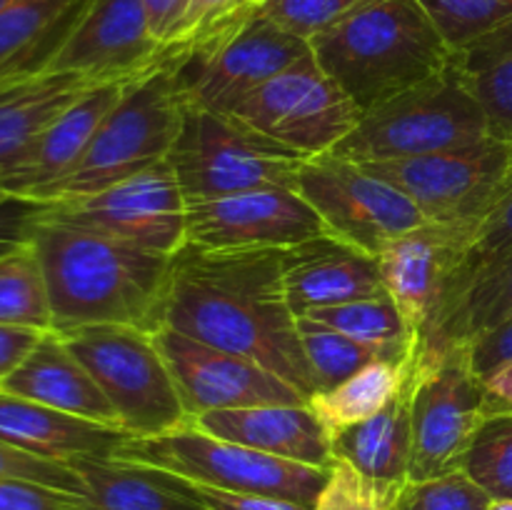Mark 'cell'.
<instances>
[{
  "instance_id": "13",
  "label": "cell",
  "mask_w": 512,
  "mask_h": 510,
  "mask_svg": "<svg viewBox=\"0 0 512 510\" xmlns=\"http://www.w3.org/2000/svg\"><path fill=\"white\" fill-rule=\"evenodd\" d=\"M310 55L308 40L285 33L263 15L190 50L178 48V80L183 98L215 113L235 105L285 68Z\"/></svg>"
},
{
  "instance_id": "49",
  "label": "cell",
  "mask_w": 512,
  "mask_h": 510,
  "mask_svg": "<svg viewBox=\"0 0 512 510\" xmlns=\"http://www.w3.org/2000/svg\"><path fill=\"white\" fill-rule=\"evenodd\" d=\"M28 243V238L20 233H0V258H5V255L15 253L18 248H23V245Z\"/></svg>"
},
{
  "instance_id": "30",
  "label": "cell",
  "mask_w": 512,
  "mask_h": 510,
  "mask_svg": "<svg viewBox=\"0 0 512 510\" xmlns=\"http://www.w3.org/2000/svg\"><path fill=\"white\" fill-rule=\"evenodd\" d=\"M512 318V255L485 273L463 298L458 300L445 323L425 340L423 350H438L458 340H473L485 330Z\"/></svg>"
},
{
  "instance_id": "1",
  "label": "cell",
  "mask_w": 512,
  "mask_h": 510,
  "mask_svg": "<svg viewBox=\"0 0 512 510\" xmlns=\"http://www.w3.org/2000/svg\"><path fill=\"white\" fill-rule=\"evenodd\" d=\"M285 250H208L183 245L173 255L163 325L245 355L315 395L313 373L285 298Z\"/></svg>"
},
{
  "instance_id": "3",
  "label": "cell",
  "mask_w": 512,
  "mask_h": 510,
  "mask_svg": "<svg viewBox=\"0 0 512 510\" xmlns=\"http://www.w3.org/2000/svg\"><path fill=\"white\" fill-rule=\"evenodd\" d=\"M308 45L363 113L458 58L418 0H363Z\"/></svg>"
},
{
  "instance_id": "17",
  "label": "cell",
  "mask_w": 512,
  "mask_h": 510,
  "mask_svg": "<svg viewBox=\"0 0 512 510\" xmlns=\"http://www.w3.org/2000/svg\"><path fill=\"white\" fill-rule=\"evenodd\" d=\"M475 235L470 228L428 220L385 243L375 255L385 293L420 340L433 330Z\"/></svg>"
},
{
  "instance_id": "19",
  "label": "cell",
  "mask_w": 512,
  "mask_h": 510,
  "mask_svg": "<svg viewBox=\"0 0 512 510\" xmlns=\"http://www.w3.org/2000/svg\"><path fill=\"white\" fill-rule=\"evenodd\" d=\"M143 78V75H140ZM130 80H110L90 88L80 95L70 108H65L40 138L25 150L23 158L0 175V185L8 190L15 203H33L45 188L58 183L70 173L88 150L95 130L105 120V115L118 105Z\"/></svg>"
},
{
  "instance_id": "46",
  "label": "cell",
  "mask_w": 512,
  "mask_h": 510,
  "mask_svg": "<svg viewBox=\"0 0 512 510\" xmlns=\"http://www.w3.org/2000/svg\"><path fill=\"white\" fill-rule=\"evenodd\" d=\"M508 55H512V20L468 45L463 53H458V60L468 73H480V70L490 68Z\"/></svg>"
},
{
  "instance_id": "39",
  "label": "cell",
  "mask_w": 512,
  "mask_h": 510,
  "mask_svg": "<svg viewBox=\"0 0 512 510\" xmlns=\"http://www.w3.org/2000/svg\"><path fill=\"white\" fill-rule=\"evenodd\" d=\"M0 480H30V483L83 495V483H80L78 473L70 468V463L40 458V455L15 448L5 440H0Z\"/></svg>"
},
{
  "instance_id": "50",
  "label": "cell",
  "mask_w": 512,
  "mask_h": 510,
  "mask_svg": "<svg viewBox=\"0 0 512 510\" xmlns=\"http://www.w3.org/2000/svg\"><path fill=\"white\" fill-rule=\"evenodd\" d=\"M488 510H512V500L510 498H500L490 503Z\"/></svg>"
},
{
  "instance_id": "14",
  "label": "cell",
  "mask_w": 512,
  "mask_h": 510,
  "mask_svg": "<svg viewBox=\"0 0 512 510\" xmlns=\"http://www.w3.org/2000/svg\"><path fill=\"white\" fill-rule=\"evenodd\" d=\"M33 208L153 253L175 255L185 245V195L168 160L100 193Z\"/></svg>"
},
{
  "instance_id": "35",
  "label": "cell",
  "mask_w": 512,
  "mask_h": 510,
  "mask_svg": "<svg viewBox=\"0 0 512 510\" xmlns=\"http://www.w3.org/2000/svg\"><path fill=\"white\" fill-rule=\"evenodd\" d=\"M418 3L455 53H463L475 40L485 38L512 20V0H418Z\"/></svg>"
},
{
  "instance_id": "29",
  "label": "cell",
  "mask_w": 512,
  "mask_h": 510,
  "mask_svg": "<svg viewBox=\"0 0 512 510\" xmlns=\"http://www.w3.org/2000/svg\"><path fill=\"white\" fill-rule=\"evenodd\" d=\"M300 318H310L358 340L388 363H405L420 348V338L405 323L398 305L390 300L388 293L378 295V298L310 310L308 315H300Z\"/></svg>"
},
{
  "instance_id": "31",
  "label": "cell",
  "mask_w": 512,
  "mask_h": 510,
  "mask_svg": "<svg viewBox=\"0 0 512 510\" xmlns=\"http://www.w3.org/2000/svg\"><path fill=\"white\" fill-rule=\"evenodd\" d=\"M0 325H20L45 333L53 330L43 268L30 240L0 258Z\"/></svg>"
},
{
  "instance_id": "32",
  "label": "cell",
  "mask_w": 512,
  "mask_h": 510,
  "mask_svg": "<svg viewBox=\"0 0 512 510\" xmlns=\"http://www.w3.org/2000/svg\"><path fill=\"white\" fill-rule=\"evenodd\" d=\"M512 255V185L505 193V198L500 200L498 208L488 215V220L483 223V228L475 235L473 245H470L468 255L460 263L458 273H455L453 285H450V293L445 298L443 310H440L438 320H435L433 330L425 335L420 343L430 340L435 335V330L445 323V318L450 315V310L458 305V300L483 278L485 273H490L493 268H498L503 260H508Z\"/></svg>"
},
{
  "instance_id": "10",
  "label": "cell",
  "mask_w": 512,
  "mask_h": 510,
  "mask_svg": "<svg viewBox=\"0 0 512 510\" xmlns=\"http://www.w3.org/2000/svg\"><path fill=\"white\" fill-rule=\"evenodd\" d=\"M413 458L410 483L463 470L485 415V380L465 340L423 350L413 380Z\"/></svg>"
},
{
  "instance_id": "9",
  "label": "cell",
  "mask_w": 512,
  "mask_h": 510,
  "mask_svg": "<svg viewBox=\"0 0 512 510\" xmlns=\"http://www.w3.org/2000/svg\"><path fill=\"white\" fill-rule=\"evenodd\" d=\"M358 165L408 195L430 223L478 233L512 185V140L490 135L463 148Z\"/></svg>"
},
{
  "instance_id": "16",
  "label": "cell",
  "mask_w": 512,
  "mask_h": 510,
  "mask_svg": "<svg viewBox=\"0 0 512 510\" xmlns=\"http://www.w3.org/2000/svg\"><path fill=\"white\" fill-rule=\"evenodd\" d=\"M153 335L188 420L210 410L308 403L298 388L245 355L215 348L168 325Z\"/></svg>"
},
{
  "instance_id": "28",
  "label": "cell",
  "mask_w": 512,
  "mask_h": 510,
  "mask_svg": "<svg viewBox=\"0 0 512 510\" xmlns=\"http://www.w3.org/2000/svg\"><path fill=\"white\" fill-rule=\"evenodd\" d=\"M418 353L420 348L405 363L375 360V363L360 368L358 373L350 375L348 380H343L335 388L315 393L308 400V405L315 418L328 430L330 440H333V435L378 415L408 383L410 373L418 363Z\"/></svg>"
},
{
  "instance_id": "38",
  "label": "cell",
  "mask_w": 512,
  "mask_h": 510,
  "mask_svg": "<svg viewBox=\"0 0 512 510\" xmlns=\"http://www.w3.org/2000/svg\"><path fill=\"white\" fill-rule=\"evenodd\" d=\"M395 495L385 493L378 485L365 480L358 470L343 460L333 458L328 480L315 500L313 510H393Z\"/></svg>"
},
{
  "instance_id": "51",
  "label": "cell",
  "mask_w": 512,
  "mask_h": 510,
  "mask_svg": "<svg viewBox=\"0 0 512 510\" xmlns=\"http://www.w3.org/2000/svg\"><path fill=\"white\" fill-rule=\"evenodd\" d=\"M8 203H15V200L10 198V195H8V190H5L3 185H0V208H3V205H8Z\"/></svg>"
},
{
  "instance_id": "18",
  "label": "cell",
  "mask_w": 512,
  "mask_h": 510,
  "mask_svg": "<svg viewBox=\"0 0 512 510\" xmlns=\"http://www.w3.org/2000/svg\"><path fill=\"white\" fill-rule=\"evenodd\" d=\"M173 48L155 43L140 0H93L48 73H78L110 83L148 75Z\"/></svg>"
},
{
  "instance_id": "2",
  "label": "cell",
  "mask_w": 512,
  "mask_h": 510,
  "mask_svg": "<svg viewBox=\"0 0 512 510\" xmlns=\"http://www.w3.org/2000/svg\"><path fill=\"white\" fill-rule=\"evenodd\" d=\"M23 235L43 268L55 333L85 325L163 328L173 255L45 218L35 208Z\"/></svg>"
},
{
  "instance_id": "20",
  "label": "cell",
  "mask_w": 512,
  "mask_h": 510,
  "mask_svg": "<svg viewBox=\"0 0 512 510\" xmlns=\"http://www.w3.org/2000/svg\"><path fill=\"white\" fill-rule=\"evenodd\" d=\"M283 280L295 318L328 305L385 295L378 258L330 235L285 250Z\"/></svg>"
},
{
  "instance_id": "23",
  "label": "cell",
  "mask_w": 512,
  "mask_h": 510,
  "mask_svg": "<svg viewBox=\"0 0 512 510\" xmlns=\"http://www.w3.org/2000/svg\"><path fill=\"white\" fill-rule=\"evenodd\" d=\"M128 438L120 428L0 393V440L40 458L60 463L75 458H113Z\"/></svg>"
},
{
  "instance_id": "52",
  "label": "cell",
  "mask_w": 512,
  "mask_h": 510,
  "mask_svg": "<svg viewBox=\"0 0 512 510\" xmlns=\"http://www.w3.org/2000/svg\"><path fill=\"white\" fill-rule=\"evenodd\" d=\"M10 3H15V0H0V13H3V10H5V8H8V5H10Z\"/></svg>"
},
{
  "instance_id": "43",
  "label": "cell",
  "mask_w": 512,
  "mask_h": 510,
  "mask_svg": "<svg viewBox=\"0 0 512 510\" xmlns=\"http://www.w3.org/2000/svg\"><path fill=\"white\" fill-rule=\"evenodd\" d=\"M180 483H183V488L188 490L195 500H200V503L210 510H313L303 503L275 498V495L238 493V490L213 488V485L195 483V480L188 478H180Z\"/></svg>"
},
{
  "instance_id": "15",
  "label": "cell",
  "mask_w": 512,
  "mask_h": 510,
  "mask_svg": "<svg viewBox=\"0 0 512 510\" xmlns=\"http://www.w3.org/2000/svg\"><path fill=\"white\" fill-rule=\"evenodd\" d=\"M325 235L298 188H255L185 200V245L208 250H290Z\"/></svg>"
},
{
  "instance_id": "48",
  "label": "cell",
  "mask_w": 512,
  "mask_h": 510,
  "mask_svg": "<svg viewBox=\"0 0 512 510\" xmlns=\"http://www.w3.org/2000/svg\"><path fill=\"white\" fill-rule=\"evenodd\" d=\"M512 413V360L485 378V415Z\"/></svg>"
},
{
  "instance_id": "33",
  "label": "cell",
  "mask_w": 512,
  "mask_h": 510,
  "mask_svg": "<svg viewBox=\"0 0 512 510\" xmlns=\"http://www.w3.org/2000/svg\"><path fill=\"white\" fill-rule=\"evenodd\" d=\"M300 343L313 373L315 393L335 388L365 365L383 360L375 350L310 318H298Z\"/></svg>"
},
{
  "instance_id": "4",
  "label": "cell",
  "mask_w": 512,
  "mask_h": 510,
  "mask_svg": "<svg viewBox=\"0 0 512 510\" xmlns=\"http://www.w3.org/2000/svg\"><path fill=\"white\" fill-rule=\"evenodd\" d=\"M490 135L470 73L455 58L423 83L365 110L333 155L350 163H378L463 148Z\"/></svg>"
},
{
  "instance_id": "24",
  "label": "cell",
  "mask_w": 512,
  "mask_h": 510,
  "mask_svg": "<svg viewBox=\"0 0 512 510\" xmlns=\"http://www.w3.org/2000/svg\"><path fill=\"white\" fill-rule=\"evenodd\" d=\"M420 355V353H418ZM418 365V363H415ZM413 380L373 418L333 435V458L358 470L365 480L398 498L410 483V458H413Z\"/></svg>"
},
{
  "instance_id": "12",
  "label": "cell",
  "mask_w": 512,
  "mask_h": 510,
  "mask_svg": "<svg viewBox=\"0 0 512 510\" xmlns=\"http://www.w3.org/2000/svg\"><path fill=\"white\" fill-rule=\"evenodd\" d=\"M295 188L320 215L325 235L368 255H378L385 243L428 223L395 185L333 153L310 158Z\"/></svg>"
},
{
  "instance_id": "45",
  "label": "cell",
  "mask_w": 512,
  "mask_h": 510,
  "mask_svg": "<svg viewBox=\"0 0 512 510\" xmlns=\"http://www.w3.org/2000/svg\"><path fill=\"white\" fill-rule=\"evenodd\" d=\"M465 343L470 345V358H473L475 370L485 380L493 370L512 360V318L485 330L478 338L465 340Z\"/></svg>"
},
{
  "instance_id": "21",
  "label": "cell",
  "mask_w": 512,
  "mask_h": 510,
  "mask_svg": "<svg viewBox=\"0 0 512 510\" xmlns=\"http://www.w3.org/2000/svg\"><path fill=\"white\" fill-rule=\"evenodd\" d=\"M205 433L275 458L330 468L333 440L308 403L210 410L190 420Z\"/></svg>"
},
{
  "instance_id": "37",
  "label": "cell",
  "mask_w": 512,
  "mask_h": 510,
  "mask_svg": "<svg viewBox=\"0 0 512 510\" xmlns=\"http://www.w3.org/2000/svg\"><path fill=\"white\" fill-rule=\"evenodd\" d=\"M363 0H263L255 13L295 38L313 40Z\"/></svg>"
},
{
  "instance_id": "25",
  "label": "cell",
  "mask_w": 512,
  "mask_h": 510,
  "mask_svg": "<svg viewBox=\"0 0 512 510\" xmlns=\"http://www.w3.org/2000/svg\"><path fill=\"white\" fill-rule=\"evenodd\" d=\"M93 0H15L0 13V80L48 73Z\"/></svg>"
},
{
  "instance_id": "22",
  "label": "cell",
  "mask_w": 512,
  "mask_h": 510,
  "mask_svg": "<svg viewBox=\"0 0 512 510\" xmlns=\"http://www.w3.org/2000/svg\"><path fill=\"white\" fill-rule=\"evenodd\" d=\"M0 393L33 400L108 428H120L108 395L55 330L45 333L28 358L0 383Z\"/></svg>"
},
{
  "instance_id": "7",
  "label": "cell",
  "mask_w": 512,
  "mask_h": 510,
  "mask_svg": "<svg viewBox=\"0 0 512 510\" xmlns=\"http://www.w3.org/2000/svg\"><path fill=\"white\" fill-rule=\"evenodd\" d=\"M115 458L153 465L213 488L295 500L308 508H313L328 480V468L293 463L215 438L190 420L160 435L128 438Z\"/></svg>"
},
{
  "instance_id": "34",
  "label": "cell",
  "mask_w": 512,
  "mask_h": 510,
  "mask_svg": "<svg viewBox=\"0 0 512 510\" xmlns=\"http://www.w3.org/2000/svg\"><path fill=\"white\" fill-rule=\"evenodd\" d=\"M463 470L493 500H512V413L488 415L465 455Z\"/></svg>"
},
{
  "instance_id": "36",
  "label": "cell",
  "mask_w": 512,
  "mask_h": 510,
  "mask_svg": "<svg viewBox=\"0 0 512 510\" xmlns=\"http://www.w3.org/2000/svg\"><path fill=\"white\" fill-rule=\"evenodd\" d=\"M493 498L465 470L408 483L393 510H488Z\"/></svg>"
},
{
  "instance_id": "26",
  "label": "cell",
  "mask_w": 512,
  "mask_h": 510,
  "mask_svg": "<svg viewBox=\"0 0 512 510\" xmlns=\"http://www.w3.org/2000/svg\"><path fill=\"white\" fill-rule=\"evenodd\" d=\"M100 80L78 73H40L0 80V175L13 168L45 128Z\"/></svg>"
},
{
  "instance_id": "44",
  "label": "cell",
  "mask_w": 512,
  "mask_h": 510,
  "mask_svg": "<svg viewBox=\"0 0 512 510\" xmlns=\"http://www.w3.org/2000/svg\"><path fill=\"white\" fill-rule=\"evenodd\" d=\"M148 20V30L155 43L163 48H175L183 43L185 15L190 0H140Z\"/></svg>"
},
{
  "instance_id": "11",
  "label": "cell",
  "mask_w": 512,
  "mask_h": 510,
  "mask_svg": "<svg viewBox=\"0 0 512 510\" xmlns=\"http://www.w3.org/2000/svg\"><path fill=\"white\" fill-rule=\"evenodd\" d=\"M228 115L305 158H315L333 153L358 125L363 110L310 53L253 90Z\"/></svg>"
},
{
  "instance_id": "8",
  "label": "cell",
  "mask_w": 512,
  "mask_h": 510,
  "mask_svg": "<svg viewBox=\"0 0 512 510\" xmlns=\"http://www.w3.org/2000/svg\"><path fill=\"white\" fill-rule=\"evenodd\" d=\"M118 413L130 438H148L188 420L155 335L130 325H85L58 333Z\"/></svg>"
},
{
  "instance_id": "47",
  "label": "cell",
  "mask_w": 512,
  "mask_h": 510,
  "mask_svg": "<svg viewBox=\"0 0 512 510\" xmlns=\"http://www.w3.org/2000/svg\"><path fill=\"white\" fill-rule=\"evenodd\" d=\"M45 330L20 328V325H0V383L23 363L30 350L40 343Z\"/></svg>"
},
{
  "instance_id": "42",
  "label": "cell",
  "mask_w": 512,
  "mask_h": 510,
  "mask_svg": "<svg viewBox=\"0 0 512 510\" xmlns=\"http://www.w3.org/2000/svg\"><path fill=\"white\" fill-rule=\"evenodd\" d=\"M0 510H90L83 495L30 480H0Z\"/></svg>"
},
{
  "instance_id": "41",
  "label": "cell",
  "mask_w": 512,
  "mask_h": 510,
  "mask_svg": "<svg viewBox=\"0 0 512 510\" xmlns=\"http://www.w3.org/2000/svg\"><path fill=\"white\" fill-rule=\"evenodd\" d=\"M250 15L255 13L243 10V0H190L188 15H185L183 43L175 45V48L190 50L205 40L218 38V35L238 28Z\"/></svg>"
},
{
  "instance_id": "27",
  "label": "cell",
  "mask_w": 512,
  "mask_h": 510,
  "mask_svg": "<svg viewBox=\"0 0 512 510\" xmlns=\"http://www.w3.org/2000/svg\"><path fill=\"white\" fill-rule=\"evenodd\" d=\"M70 468L83 483L90 510H210L183 488L180 478L123 458H75Z\"/></svg>"
},
{
  "instance_id": "40",
  "label": "cell",
  "mask_w": 512,
  "mask_h": 510,
  "mask_svg": "<svg viewBox=\"0 0 512 510\" xmlns=\"http://www.w3.org/2000/svg\"><path fill=\"white\" fill-rule=\"evenodd\" d=\"M495 138L512 140V55L480 73H470Z\"/></svg>"
},
{
  "instance_id": "5",
  "label": "cell",
  "mask_w": 512,
  "mask_h": 510,
  "mask_svg": "<svg viewBox=\"0 0 512 510\" xmlns=\"http://www.w3.org/2000/svg\"><path fill=\"white\" fill-rule=\"evenodd\" d=\"M175 65L178 48L163 65L135 78L95 130L78 165L28 205L85 198L168 160L185 100Z\"/></svg>"
},
{
  "instance_id": "6",
  "label": "cell",
  "mask_w": 512,
  "mask_h": 510,
  "mask_svg": "<svg viewBox=\"0 0 512 510\" xmlns=\"http://www.w3.org/2000/svg\"><path fill=\"white\" fill-rule=\"evenodd\" d=\"M308 160L233 115L188 100H183V118L168 153L185 200L255 188H295Z\"/></svg>"
}]
</instances>
